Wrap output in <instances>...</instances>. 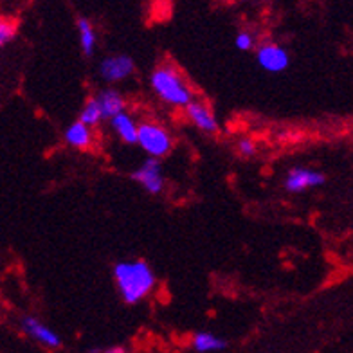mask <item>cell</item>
Segmentation results:
<instances>
[{
    "instance_id": "1",
    "label": "cell",
    "mask_w": 353,
    "mask_h": 353,
    "mask_svg": "<svg viewBox=\"0 0 353 353\" xmlns=\"http://www.w3.org/2000/svg\"><path fill=\"white\" fill-rule=\"evenodd\" d=\"M119 298L126 305H137L155 290L157 276L148 261L123 260L117 261L112 270Z\"/></svg>"
},
{
    "instance_id": "2",
    "label": "cell",
    "mask_w": 353,
    "mask_h": 353,
    "mask_svg": "<svg viewBox=\"0 0 353 353\" xmlns=\"http://www.w3.org/2000/svg\"><path fill=\"white\" fill-rule=\"evenodd\" d=\"M150 88L164 105L172 108H184L195 101L193 87L188 83L181 70L172 63H161L150 74Z\"/></svg>"
},
{
    "instance_id": "3",
    "label": "cell",
    "mask_w": 353,
    "mask_h": 353,
    "mask_svg": "<svg viewBox=\"0 0 353 353\" xmlns=\"http://www.w3.org/2000/svg\"><path fill=\"white\" fill-rule=\"evenodd\" d=\"M137 144L152 159H164L172 154L173 135L166 126L157 121H144L139 125Z\"/></svg>"
},
{
    "instance_id": "4",
    "label": "cell",
    "mask_w": 353,
    "mask_h": 353,
    "mask_svg": "<svg viewBox=\"0 0 353 353\" xmlns=\"http://www.w3.org/2000/svg\"><path fill=\"white\" fill-rule=\"evenodd\" d=\"M99 78L105 83L116 85L123 83L132 78L135 72V61L128 54H110L105 56L98 65Z\"/></svg>"
},
{
    "instance_id": "5",
    "label": "cell",
    "mask_w": 353,
    "mask_h": 353,
    "mask_svg": "<svg viewBox=\"0 0 353 353\" xmlns=\"http://www.w3.org/2000/svg\"><path fill=\"white\" fill-rule=\"evenodd\" d=\"M132 179H134L146 193H150V195H161L164 191V188H166L163 164H161L159 159H146V161L132 173Z\"/></svg>"
},
{
    "instance_id": "6",
    "label": "cell",
    "mask_w": 353,
    "mask_h": 353,
    "mask_svg": "<svg viewBox=\"0 0 353 353\" xmlns=\"http://www.w3.org/2000/svg\"><path fill=\"white\" fill-rule=\"evenodd\" d=\"M326 182L325 173L319 172V170H314V168H303L296 166L292 170H288V173L283 179V188L288 193H303V191L316 190V188L323 186Z\"/></svg>"
},
{
    "instance_id": "7",
    "label": "cell",
    "mask_w": 353,
    "mask_h": 353,
    "mask_svg": "<svg viewBox=\"0 0 353 353\" xmlns=\"http://www.w3.org/2000/svg\"><path fill=\"white\" fill-rule=\"evenodd\" d=\"M256 61H258V65L265 72L279 74V72L287 70L288 65H290V54H288V51L283 46H279V43L274 42H267L261 43L256 49Z\"/></svg>"
},
{
    "instance_id": "8",
    "label": "cell",
    "mask_w": 353,
    "mask_h": 353,
    "mask_svg": "<svg viewBox=\"0 0 353 353\" xmlns=\"http://www.w3.org/2000/svg\"><path fill=\"white\" fill-rule=\"evenodd\" d=\"M184 114H186L188 121L195 126L196 130L202 132V134L213 135L219 132V119H216L214 112L211 110V107L208 103L195 99V101L190 103V105L184 108Z\"/></svg>"
},
{
    "instance_id": "9",
    "label": "cell",
    "mask_w": 353,
    "mask_h": 353,
    "mask_svg": "<svg viewBox=\"0 0 353 353\" xmlns=\"http://www.w3.org/2000/svg\"><path fill=\"white\" fill-rule=\"evenodd\" d=\"M20 326H22L23 334L31 337L33 341H37L38 344H42L43 348L56 350L61 346V337L58 335V332H54L51 326H47L46 323H42L40 319L33 316H26L20 321Z\"/></svg>"
},
{
    "instance_id": "10",
    "label": "cell",
    "mask_w": 353,
    "mask_h": 353,
    "mask_svg": "<svg viewBox=\"0 0 353 353\" xmlns=\"http://www.w3.org/2000/svg\"><path fill=\"white\" fill-rule=\"evenodd\" d=\"M110 125V130L114 132L117 139L125 144H137V135H139V123L132 116L130 112L126 110L119 116H116L114 119L108 121Z\"/></svg>"
},
{
    "instance_id": "11",
    "label": "cell",
    "mask_w": 353,
    "mask_h": 353,
    "mask_svg": "<svg viewBox=\"0 0 353 353\" xmlns=\"http://www.w3.org/2000/svg\"><path fill=\"white\" fill-rule=\"evenodd\" d=\"M96 99H98L99 107H101L105 121H110L116 116L126 112V99L117 88H103V90H99Z\"/></svg>"
},
{
    "instance_id": "12",
    "label": "cell",
    "mask_w": 353,
    "mask_h": 353,
    "mask_svg": "<svg viewBox=\"0 0 353 353\" xmlns=\"http://www.w3.org/2000/svg\"><path fill=\"white\" fill-rule=\"evenodd\" d=\"M63 139L74 150H87L94 143V130L81 121L70 123L63 132Z\"/></svg>"
},
{
    "instance_id": "13",
    "label": "cell",
    "mask_w": 353,
    "mask_h": 353,
    "mask_svg": "<svg viewBox=\"0 0 353 353\" xmlns=\"http://www.w3.org/2000/svg\"><path fill=\"white\" fill-rule=\"evenodd\" d=\"M228 343L213 332H196L191 339V348L199 353H216L225 350Z\"/></svg>"
},
{
    "instance_id": "14",
    "label": "cell",
    "mask_w": 353,
    "mask_h": 353,
    "mask_svg": "<svg viewBox=\"0 0 353 353\" xmlns=\"http://www.w3.org/2000/svg\"><path fill=\"white\" fill-rule=\"evenodd\" d=\"M76 29H78L79 47L85 56H92L96 52V46H98V33L92 22L88 19H78L76 22Z\"/></svg>"
},
{
    "instance_id": "15",
    "label": "cell",
    "mask_w": 353,
    "mask_h": 353,
    "mask_svg": "<svg viewBox=\"0 0 353 353\" xmlns=\"http://www.w3.org/2000/svg\"><path fill=\"white\" fill-rule=\"evenodd\" d=\"M78 121H81L83 125L90 126V128L101 125V123L105 121V116H103L101 107H99V103H98V99H96V96L85 103L83 108H81V112H79Z\"/></svg>"
},
{
    "instance_id": "16",
    "label": "cell",
    "mask_w": 353,
    "mask_h": 353,
    "mask_svg": "<svg viewBox=\"0 0 353 353\" xmlns=\"http://www.w3.org/2000/svg\"><path fill=\"white\" fill-rule=\"evenodd\" d=\"M234 46H236L238 51L247 52V51H252L256 47V38L251 31H240L234 38Z\"/></svg>"
},
{
    "instance_id": "17",
    "label": "cell",
    "mask_w": 353,
    "mask_h": 353,
    "mask_svg": "<svg viewBox=\"0 0 353 353\" xmlns=\"http://www.w3.org/2000/svg\"><path fill=\"white\" fill-rule=\"evenodd\" d=\"M256 143L251 139V137H242V139L236 141V152L238 155H242V157H252L256 154Z\"/></svg>"
},
{
    "instance_id": "18",
    "label": "cell",
    "mask_w": 353,
    "mask_h": 353,
    "mask_svg": "<svg viewBox=\"0 0 353 353\" xmlns=\"http://www.w3.org/2000/svg\"><path fill=\"white\" fill-rule=\"evenodd\" d=\"M13 37H14V26L6 20V22L0 26V47L10 42Z\"/></svg>"
},
{
    "instance_id": "19",
    "label": "cell",
    "mask_w": 353,
    "mask_h": 353,
    "mask_svg": "<svg viewBox=\"0 0 353 353\" xmlns=\"http://www.w3.org/2000/svg\"><path fill=\"white\" fill-rule=\"evenodd\" d=\"M92 353H125V348L123 346H107V348L94 350Z\"/></svg>"
},
{
    "instance_id": "20",
    "label": "cell",
    "mask_w": 353,
    "mask_h": 353,
    "mask_svg": "<svg viewBox=\"0 0 353 353\" xmlns=\"http://www.w3.org/2000/svg\"><path fill=\"white\" fill-rule=\"evenodd\" d=\"M6 22V20L4 19H0V26H2V23H4Z\"/></svg>"
}]
</instances>
